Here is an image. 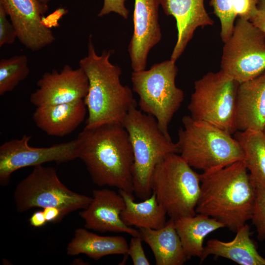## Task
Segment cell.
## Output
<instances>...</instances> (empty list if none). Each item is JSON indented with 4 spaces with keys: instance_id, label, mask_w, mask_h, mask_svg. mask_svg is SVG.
Returning <instances> with one entry per match:
<instances>
[{
    "instance_id": "6da1fadb",
    "label": "cell",
    "mask_w": 265,
    "mask_h": 265,
    "mask_svg": "<svg viewBox=\"0 0 265 265\" xmlns=\"http://www.w3.org/2000/svg\"><path fill=\"white\" fill-rule=\"evenodd\" d=\"M81 159L93 182L133 192V154L129 134L120 123L85 127L77 137Z\"/></svg>"
},
{
    "instance_id": "7a4b0ae2",
    "label": "cell",
    "mask_w": 265,
    "mask_h": 265,
    "mask_svg": "<svg viewBox=\"0 0 265 265\" xmlns=\"http://www.w3.org/2000/svg\"><path fill=\"white\" fill-rule=\"evenodd\" d=\"M196 213L214 218L236 232L251 220L256 187L244 160L200 174Z\"/></svg>"
},
{
    "instance_id": "3957f363",
    "label": "cell",
    "mask_w": 265,
    "mask_h": 265,
    "mask_svg": "<svg viewBox=\"0 0 265 265\" xmlns=\"http://www.w3.org/2000/svg\"><path fill=\"white\" fill-rule=\"evenodd\" d=\"M112 52L104 50L98 54L90 36L87 54L79 61L89 81L84 99L88 112L86 128L108 123L122 124L129 110L137 107L132 90L121 82V68L110 61Z\"/></svg>"
},
{
    "instance_id": "277c9868",
    "label": "cell",
    "mask_w": 265,
    "mask_h": 265,
    "mask_svg": "<svg viewBox=\"0 0 265 265\" xmlns=\"http://www.w3.org/2000/svg\"><path fill=\"white\" fill-rule=\"evenodd\" d=\"M122 124L127 131L133 154V192L145 200L152 194L151 178L157 164L166 156L179 153L176 143L160 130L155 118L138 109L129 110Z\"/></svg>"
},
{
    "instance_id": "5b68a950",
    "label": "cell",
    "mask_w": 265,
    "mask_h": 265,
    "mask_svg": "<svg viewBox=\"0 0 265 265\" xmlns=\"http://www.w3.org/2000/svg\"><path fill=\"white\" fill-rule=\"evenodd\" d=\"M182 121L176 143L180 156L192 168L206 172L244 160L243 150L232 134L190 115Z\"/></svg>"
},
{
    "instance_id": "8992f818",
    "label": "cell",
    "mask_w": 265,
    "mask_h": 265,
    "mask_svg": "<svg viewBox=\"0 0 265 265\" xmlns=\"http://www.w3.org/2000/svg\"><path fill=\"white\" fill-rule=\"evenodd\" d=\"M151 188L171 219L193 216L200 194V174L177 153L164 157L156 166Z\"/></svg>"
},
{
    "instance_id": "52a82bcc",
    "label": "cell",
    "mask_w": 265,
    "mask_h": 265,
    "mask_svg": "<svg viewBox=\"0 0 265 265\" xmlns=\"http://www.w3.org/2000/svg\"><path fill=\"white\" fill-rule=\"evenodd\" d=\"M175 62L165 60L148 70L133 71L131 76L132 90L139 96L140 109L154 116L168 137L169 125L185 98L183 91L175 83L178 72Z\"/></svg>"
},
{
    "instance_id": "ba28073f",
    "label": "cell",
    "mask_w": 265,
    "mask_h": 265,
    "mask_svg": "<svg viewBox=\"0 0 265 265\" xmlns=\"http://www.w3.org/2000/svg\"><path fill=\"white\" fill-rule=\"evenodd\" d=\"M239 83L222 70L209 72L194 82L188 109L194 119L234 134L237 131Z\"/></svg>"
},
{
    "instance_id": "9c48e42d",
    "label": "cell",
    "mask_w": 265,
    "mask_h": 265,
    "mask_svg": "<svg viewBox=\"0 0 265 265\" xmlns=\"http://www.w3.org/2000/svg\"><path fill=\"white\" fill-rule=\"evenodd\" d=\"M14 199L18 212L33 208L55 207L63 218L71 212L86 209L92 197L71 190L60 180L53 167L40 165L17 185Z\"/></svg>"
},
{
    "instance_id": "30bf717a",
    "label": "cell",
    "mask_w": 265,
    "mask_h": 265,
    "mask_svg": "<svg viewBox=\"0 0 265 265\" xmlns=\"http://www.w3.org/2000/svg\"><path fill=\"white\" fill-rule=\"evenodd\" d=\"M224 43L221 70L239 83L265 71V33L249 20L238 18Z\"/></svg>"
},
{
    "instance_id": "8fae6325",
    "label": "cell",
    "mask_w": 265,
    "mask_h": 265,
    "mask_svg": "<svg viewBox=\"0 0 265 265\" xmlns=\"http://www.w3.org/2000/svg\"><path fill=\"white\" fill-rule=\"evenodd\" d=\"M31 136L5 142L0 146V184L7 185L12 174L17 170L48 162L63 163L78 159V138L47 147L30 146Z\"/></svg>"
},
{
    "instance_id": "7c38bea8",
    "label": "cell",
    "mask_w": 265,
    "mask_h": 265,
    "mask_svg": "<svg viewBox=\"0 0 265 265\" xmlns=\"http://www.w3.org/2000/svg\"><path fill=\"white\" fill-rule=\"evenodd\" d=\"M15 29L17 37L27 49L38 51L56 39L44 22L47 4L38 0H0Z\"/></svg>"
},
{
    "instance_id": "4fadbf2b",
    "label": "cell",
    "mask_w": 265,
    "mask_h": 265,
    "mask_svg": "<svg viewBox=\"0 0 265 265\" xmlns=\"http://www.w3.org/2000/svg\"><path fill=\"white\" fill-rule=\"evenodd\" d=\"M38 88L30 96V103L40 106L84 100L88 90L87 77L80 67L64 65L60 71L45 73L37 82Z\"/></svg>"
},
{
    "instance_id": "5bb4252c",
    "label": "cell",
    "mask_w": 265,
    "mask_h": 265,
    "mask_svg": "<svg viewBox=\"0 0 265 265\" xmlns=\"http://www.w3.org/2000/svg\"><path fill=\"white\" fill-rule=\"evenodd\" d=\"M160 0H134L133 31L128 52L133 71L145 70L150 51L161 40Z\"/></svg>"
},
{
    "instance_id": "9a60e30c",
    "label": "cell",
    "mask_w": 265,
    "mask_h": 265,
    "mask_svg": "<svg viewBox=\"0 0 265 265\" xmlns=\"http://www.w3.org/2000/svg\"><path fill=\"white\" fill-rule=\"evenodd\" d=\"M92 200L80 212L85 228L101 233H124L133 236H140L139 230L127 225L121 218L125 206L123 197L115 191L107 189H95Z\"/></svg>"
},
{
    "instance_id": "2e32d148",
    "label": "cell",
    "mask_w": 265,
    "mask_h": 265,
    "mask_svg": "<svg viewBox=\"0 0 265 265\" xmlns=\"http://www.w3.org/2000/svg\"><path fill=\"white\" fill-rule=\"evenodd\" d=\"M164 13L176 22L177 39L170 59L176 61L185 51L199 27L212 26L213 20L207 12L204 0H160Z\"/></svg>"
},
{
    "instance_id": "e0dca14e",
    "label": "cell",
    "mask_w": 265,
    "mask_h": 265,
    "mask_svg": "<svg viewBox=\"0 0 265 265\" xmlns=\"http://www.w3.org/2000/svg\"><path fill=\"white\" fill-rule=\"evenodd\" d=\"M236 124L237 131H263L265 125V71L239 83Z\"/></svg>"
},
{
    "instance_id": "ac0fdd59",
    "label": "cell",
    "mask_w": 265,
    "mask_h": 265,
    "mask_svg": "<svg viewBox=\"0 0 265 265\" xmlns=\"http://www.w3.org/2000/svg\"><path fill=\"white\" fill-rule=\"evenodd\" d=\"M84 100L37 106L33 113L36 126L48 135L63 137L83 122L87 112Z\"/></svg>"
},
{
    "instance_id": "d6986e66",
    "label": "cell",
    "mask_w": 265,
    "mask_h": 265,
    "mask_svg": "<svg viewBox=\"0 0 265 265\" xmlns=\"http://www.w3.org/2000/svg\"><path fill=\"white\" fill-rule=\"evenodd\" d=\"M250 234V227L246 223L236 231V237L230 241L209 239L204 246L201 263L209 255H214L240 265H265V258L258 252Z\"/></svg>"
},
{
    "instance_id": "ffe728a7",
    "label": "cell",
    "mask_w": 265,
    "mask_h": 265,
    "mask_svg": "<svg viewBox=\"0 0 265 265\" xmlns=\"http://www.w3.org/2000/svg\"><path fill=\"white\" fill-rule=\"evenodd\" d=\"M140 236L151 248L157 265H182L187 260L172 219L162 228H139Z\"/></svg>"
},
{
    "instance_id": "44dd1931",
    "label": "cell",
    "mask_w": 265,
    "mask_h": 265,
    "mask_svg": "<svg viewBox=\"0 0 265 265\" xmlns=\"http://www.w3.org/2000/svg\"><path fill=\"white\" fill-rule=\"evenodd\" d=\"M129 244L122 236H103L79 228L67 245V254L76 256L83 254L95 260L111 255H126Z\"/></svg>"
},
{
    "instance_id": "7402d4cb",
    "label": "cell",
    "mask_w": 265,
    "mask_h": 265,
    "mask_svg": "<svg viewBox=\"0 0 265 265\" xmlns=\"http://www.w3.org/2000/svg\"><path fill=\"white\" fill-rule=\"evenodd\" d=\"M173 220L188 260L192 257L200 259L205 238L213 231L225 227L216 219L201 213Z\"/></svg>"
},
{
    "instance_id": "603a6c76",
    "label": "cell",
    "mask_w": 265,
    "mask_h": 265,
    "mask_svg": "<svg viewBox=\"0 0 265 265\" xmlns=\"http://www.w3.org/2000/svg\"><path fill=\"white\" fill-rule=\"evenodd\" d=\"M125 206L121 212V218L129 226L139 228L158 229L166 223V212L159 203L155 194L152 193L148 198L140 202H135L132 193L119 189Z\"/></svg>"
},
{
    "instance_id": "cb8c5ba5",
    "label": "cell",
    "mask_w": 265,
    "mask_h": 265,
    "mask_svg": "<svg viewBox=\"0 0 265 265\" xmlns=\"http://www.w3.org/2000/svg\"><path fill=\"white\" fill-rule=\"evenodd\" d=\"M234 137L243 150L251 181L265 190V134L260 131H238Z\"/></svg>"
},
{
    "instance_id": "d4e9b609",
    "label": "cell",
    "mask_w": 265,
    "mask_h": 265,
    "mask_svg": "<svg viewBox=\"0 0 265 265\" xmlns=\"http://www.w3.org/2000/svg\"><path fill=\"white\" fill-rule=\"evenodd\" d=\"M30 73L25 54L16 55L0 60V95L13 91Z\"/></svg>"
},
{
    "instance_id": "484cf974",
    "label": "cell",
    "mask_w": 265,
    "mask_h": 265,
    "mask_svg": "<svg viewBox=\"0 0 265 265\" xmlns=\"http://www.w3.org/2000/svg\"><path fill=\"white\" fill-rule=\"evenodd\" d=\"M234 0H211L210 4L213 7L214 14L221 25L220 37L225 42L232 35L236 17L233 11Z\"/></svg>"
},
{
    "instance_id": "4316f807",
    "label": "cell",
    "mask_w": 265,
    "mask_h": 265,
    "mask_svg": "<svg viewBox=\"0 0 265 265\" xmlns=\"http://www.w3.org/2000/svg\"><path fill=\"white\" fill-rule=\"evenodd\" d=\"M256 187V198L251 220L255 226L257 237L265 240V190L261 186Z\"/></svg>"
},
{
    "instance_id": "83f0119b",
    "label": "cell",
    "mask_w": 265,
    "mask_h": 265,
    "mask_svg": "<svg viewBox=\"0 0 265 265\" xmlns=\"http://www.w3.org/2000/svg\"><path fill=\"white\" fill-rule=\"evenodd\" d=\"M7 14L0 4V47L4 45L14 43L17 34L11 22L7 18Z\"/></svg>"
},
{
    "instance_id": "f1b7e54d",
    "label": "cell",
    "mask_w": 265,
    "mask_h": 265,
    "mask_svg": "<svg viewBox=\"0 0 265 265\" xmlns=\"http://www.w3.org/2000/svg\"><path fill=\"white\" fill-rule=\"evenodd\" d=\"M140 236H133L129 244L127 254L130 256L134 265H150L143 249Z\"/></svg>"
},
{
    "instance_id": "f546056e",
    "label": "cell",
    "mask_w": 265,
    "mask_h": 265,
    "mask_svg": "<svg viewBox=\"0 0 265 265\" xmlns=\"http://www.w3.org/2000/svg\"><path fill=\"white\" fill-rule=\"evenodd\" d=\"M258 3V0H234L235 16L249 20L257 10Z\"/></svg>"
},
{
    "instance_id": "4dcf8cb0",
    "label": "cell",
    "mask_w": 265,
    "mask_h": 265,
    "mask_svg": "<svg viewBox=\"0 0 265 265\" xmlns=\"http://www.w3.org/2000/svg\"><path fill=\"white\" fill-rule=\"evenodd\" d=\"M127 0H104L103 6L98 13V16L102 17L111 12H114L127 19L130 12L125 6Z\"/></svg>"
},
{
    "instance_id": "1f68e13d",
    "label": "cell",
    "mask_w": 265,
    "mask_h": 265,
    "mask_svg": "<svg viewBox=\"0 0 265 265\" xmlns=\"http://www.w3.org/2000/svg\"><path fill=\"white\" fill-rule=\"evenodd\" d=\"M249 21L265 33V0H258L257 10Z\"/></svg>"
},
{
    "instance_id": "d6a6232c",
    "label": "cell",
    "mask_w": 265,
    "mask_h": 265,
    "mask_svg": "<svg viewBox=\"0 0 265 265\" xmlns=\"http://www.w3.org/2000/svg\"><path fill=\"white\" fill-rule=\"evenodd\" d=\"M43 211L48 222H58L63 218L61 211L57 208H46Z\"/></svg>"
},
{
    "instance_id": "836d02e7",
    "label": "cell",
    "mask_w": 265,
    "mask_h": 265,
    "mask_svg": "<svg viewBox=\"0 0 265 265\" xmlns=\"http://www.w3.org/2000/svg\"><path fill=\"white\" fill-rule=\"evenodd\" d=\"M30 224L34 227H41L48 222L43 211H38L34 212L29 219Z\"/></svg>"
},
{
    "instance_id": "e575fe53",
    "label": "cell",
    "mask_w": 265,
    "mask_h": 265,
    "mask_svg": "<svg viewBox=\"0 0 265 265\" xmlns=\"http://www.w3.org/2000/svg\"><path fill=\"white\" fill-rule=\"evenodd\" d=\"M38 0L41 2L47 4L49 2H50L52 0Z\"/></svg>"
},
{
    "instance_id": "d590c367",
    "label": "cell",
    "mask_w": 265,
    "mask_h": 265,
    "mask_svg": "<svg viewBox=\"0 0 265 265\" xmlns=\"http://www.w3.org/2000/svg\"><path fill=\"white\" fill-rule=\"evenodd\" d=\"M263 133L265 134V126L264 127V129L263 130Z\"/></svg>"
}]
</instances>
